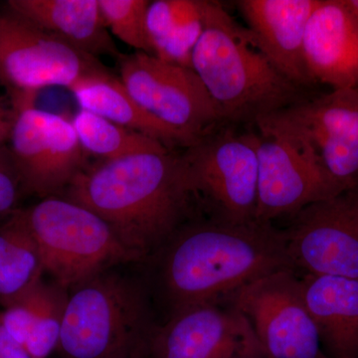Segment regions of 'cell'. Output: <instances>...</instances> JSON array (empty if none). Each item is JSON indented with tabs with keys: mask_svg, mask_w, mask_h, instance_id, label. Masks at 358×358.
Instances as JSON below:
<instances>
[{
	"mask_svg": "<svg viewBox=\"0 0 358 358\" xmlns=\"http://www.w3.org/2000/svg\"><path fill=\"white\" fill-rule=\"evenodd\" d=\"M152 258L169 315L228 300L250 282L294 270L284 231L273 223L232 224L210 219L185 223Z\"/></svg>",
	"mask_w": 358,
	"mask_h": 358,
	"instance_id": "obj_1",
	"label": "cell"
},
{
	"mask_svg": "<svg viewBox=\"0 0 358 358\" xmlns=\"http://www.w3.org/2000/svg\"><path fill=\"white\" fill-rule=\"evenodd\" d=\"M65 192L109 224L140 261L152 258L185 223L193 199L181 154L169 150L101 160Z\"/></svg>",
	"mask_w": 358,
	"mask_h": 358,
	"instance_id": "obj_2",
	"label": "cell"
},
{
	"mask_svg": "<svg viewBox=\"0 0 358 358\" xmlns=\"http://www.w3.org/2000/svg\"><path fill=\"white\" fill-rule=\"evenodd\" d=\"M192 69L228 124L254 127L257 120L301 101L303 89L282 75L217 1L206 0L204 29Z\"/></svg>",
	"mask_w": 358,
	"mask_h": 358,
	"instance_id": "obj_3",
	"label": "cell"
},
{
	"mask_svg": "<svg viewBox=\"0 0 358 358\" xmlns=\"http://www.w3.org/2000/svg\"><path fill=\"white\" fill-rule=\"evenodd\" d=\"M157 327L150 286L115 267L68 289L57 350L63 358H141Z\"/></svg>",
	"mask_w": 358,
	"mask_h": 358,
	"instance_id": "obj_4",
	"label": "cell"
},
{
	"mask_svg": "<svg viewBox=\"0 0 358 358\" xmlns=\"http://www.w3.org/2000/svg\"><path fill=\"white\" fill-rule=\"evenodd\" d=\"M20 212L45 274L66 289L109 268L141 262L103 218L65 197H46Z\"/></svg>",
	"mask_w": 358,
	"mask_h": 358,
	"instance_id": "obj_5",
	"label": "cell"
},
{
	"mask_svg": "<svg viewBox=\"0 0 358 358\" xmlns=\"http://www.w3.org/2000/svg\"><path fill=\"white\" fill-rule=\"evenodd\" d=\"M258 133H240L222 124L181 154L193 199L203 202L213 220L256 221L258 205Z\"/></svg>",
	"mask_w": 358,
	"mask_h": 358,
	"instance_id": "obj_6",
	"label": "cell"
},
{
	"mask_svg": "<svg viewBox=\"0 0 358 358\" xmlns=\"http://www.w3.org/2000/svg\"><path fill=\"white\" fill-rule=\"evenodd\" d=\"M258 133L293 143L343 190L358 186V90L336 89L257 120Z\"/></svg>",
	"mask_w": 358,
	"mask_h": 358,
	"instance_id": "obj_7",
	"label": "cell"
},
{
	"mask_svg": "<svg viewBox=\"0 0 358 358\" xmlns=\"http://www.w3.org/2000/svg\"><path fill=\"white\" fill-rule=\"evenodd\" d=\"M117 61L120 80L134 100L192 145L227 124L192 68L171 64L143 52L122 54Z\"/></svg>",
	"mask_w": 358,
	"mask_h": 358,
	"instance_id": "obj_8",
	"label": "cell"
},
{
	"mask_svg": "<svg viewBox=\"0 0 358 358\" xmlns=\"http://www.w3.org/2000/svg\"><path fill=\"white\" fill-rule=\"evenodd\" d=\"M98 58L33 24L10 9L0 13V85L10 102L36 99L40 90L68 89L82 78L105 71Z\"/></svg>",
	"mask_w": 358,
	"mask_h": 358,
	"instance_id": "obj_9",
	"label": "cell"
},
{
	"mask_svg": "<svg viewBox=\"0 0 358 358\" xmlns=\"http://www.w3.org/2000/svg\"><path fill=\"white\" fill-rule=\"evenodd\" d=\"M9 152L23 193L57 196L87 167L85 152L71 120L38 109H15Z\"/></svg>",
	"mask_w": 358,
	"mask_h": 358,
	"instance_id": "obj_10",
	"label": "cell"
},
{
	"mask_svg": "<svg viewBox=\"0 0 358 358\" xmlns=\"http://www.w3.org/2000/svg\"><path fill=\"white\" fill-rule=\"evenodd\" d=\"M229 300L248 319L273 358H327L294 271H278L260 278Z\"/></svg>",
	"mask_w": 358,
	"mask_h": 358,
	"instance_id": "obj_11",
	"label": "cell"
},
{
	"mask_svg": "<svg viewBox=\"0 0 358 358\" xmlns=\"http://www.w3.org/2000/svg\"><path fill=\"white\" fill-rule=\"evenodd\" d=\"M282 231L294 270L358 280V186L308 205Z\"/></svg>",
	"mask_w": 358,
	"mask_h": 358,
	"instance_id": "obj_12",
	"label": "cell"
},
{
	"mask_svg": "<svg viewBox=\"0 0 358 358\" xmlns=\"http://www.w3.org/2000/svg\"><path fill=\"white\" fill-rule=\"evenodd\" d=\"M148 358H273L228 299L185 308L155 329Z\"/></svg>",
	"mask_w": 358,
	"mask_h": 358,
	"instance_id": "obj_13",
	"label": "cell"
},
{
	"mask_svg": "<svg viewBox=\"0 0 358 358\" xmlns=\"http://www.w3.org/2000/svg\"><path fill=\"white\" fill-rule=\"evenodd\" d=\"M257 152L259 222L292 217L308 205L345 192L317 160L282 136L258 133Z\"/></svg>",
	"mask_w": 358,
	"mask_h": 358,
	"instance_id": "obj_14",
	"label": "cell"
},
{
	"mask_svg": "<svg viewBox=\"0 0 358 358\" xmlns=\"http://www.w3.org/2000/svg\"><path fill=\"white\" fill-rule=\"evenodd\" d=\"M320 0H239L236 6L266 58L301 89L312 86L303 55L308 20Z\"/></svg>",
	"mask_w": 358,
	"mask_h": 358,
	"instance_id": "obj_15",
	"label": "cell"
},
{
	"mask_svg": "<svg viewBox=\"0 0 358 358\" xmlns=\"http://www.w3.org/2000/svg\"><path fill=\"white\" fill-rule=\"evenodd\" d=\"M303 55L313 83L358 90V23L341 0H320L306 29Z\"/></svg>",
	"mask_w": 358,
	"mask_h": 358,
	"instance_id": "obj_16",
	"label": "cell"
},
{
	"mask_svg": "<svg viewBox=\"0 0 358 358\" xmlns=\"http://www.w3.org/2000/svg\"><path fill=\"white\" fill-rule=\"evenodd\" d=\"M303 298L327 358H358V280L307 274Z\"/></svg>",
	"mask_w": 358,
	"mask_h": 358,
	"instance_id": "obj_17",
	"label": "cell"
},
{
	"mask_svg": "<svg viewBox=\"0 0 358 358\" xmlns=\"http://www.w3.org/2000/svg\"><path fill=\"white\" fill-rule=\"evenodd\" d=\"M7 8L93 57L122 55L108 31L99 0H9Z\"/></svg>",
	"mask_w": 358,
	"mask_h": 358,
	"instance_id": "obj_18",
	"label": "cell"
},
{
	"mask_svg": "<svg viewBox=\"0 0 358 358\" xmlns=\"http://www.w3.org/2000/svg\"><path fill=\"white\" fill-rule=\"evenodd\" d=\"M69 90L81 110L155 138L169 150L186 148L192 145L183 134L143 109L129 95L121 80L110 76L107 70L82 78Z\"/></svg>",
	"mask_w": 358,
	"mask_h": 358,
	"instance_id": "obj_19",
	"label": "cell"
},
{
	"mask_svg": "<svg viewBox=\"0 0 358 358\" xmlns=\"http://www.w3.org/2000/svg\"><path fill=\"white\" fill-rule=\"evenodd\" d=\"M67 296L68 289L42 278L0 313L8 333L32 358L57 350Z\"/></svg>",
	"mask_w": 358,
	"mask_h": 358,
	"instance_id": "obj_20",
	"label": "cell"
},
{
	"mask_svg": "<svg viewBox=\"0 0 358 358\" xmlns=\"http://www.w3.org/2000/svg\"><path fill=\"white\" fill-rule=\"evenodd\" d=\"M206 0H155L147 13L152 55L192 68L193 50L204 29Z\"/></svg>",
	"mask_w": 358,
	"mask_h": 358,
	"instance_id": "obj_21",
	"label": "cell"
},
{
	"mask_svg": "<svg viewBox=\"0 0 358 358\" xmlns=\"http://www.w3.org/2000/svg\"><path fill=\"white\" fill-rule=\"evenodd\" d=\"M36 241L20 210L0 225V306L9 303L43 278Z\"/></svg>",
	"mask_w": 358,
	"mask_h": 358,
	"instance_id": "obj_22",
	"label": "cell"
},
{
	"mask_svg": "<svg viewBox=\"0 0 358 358\" xmlns=\"http://www.w3.org/2000/svg\"><path fill=\"white\" fill-rule=\"evenodd\" d=\"M71 122L85 152L101 160L169 150L155 138L124 128L88 110L80 109Z\"/></svg>",
	"mask_w": 358,
	"mask_h": 358,
	"instance_id": "obj_23",
	"label": "cell"
},
{
	"mask_svg": "<svg viewBox=\"0 0 358 358\" xmlns=\"http://www.w3.org/2000/svg\"><path fill=\"white\" fill-rule=\"evenodd\" d=\"M148 0H99L106 26L117 38L136 49L152 55L148 39Z\"/></svg>",
	"mask_w": 358,
	"mask_h": 358,
	"instance_id": "obj_24",
	"label": "cell"
},
{
	"mask_svg": "<svg viewBox=\"0 0 358 358\" xmlns=\"http://www.w3.org/2000/svg\"><path fill=\"white\" fill-rule=\"evenodd\" d=\"M21 194L20 176L7 145L0 147V214L13 213Z\"/></svg>",
	"mask_w": 358,
	"mask_h": 358,
	"instance_id": "obj_25",
	"label": "cell"
},
{
	"mask_svg": "<svg viewBox=\"0 0 358 358\" xmlns=\"http://www.w3.org/2000/svg\"><path fill=\"white\" fill-rule=\"evenodd\" d=\"M0 358H32L7 331L0 317Z\"/></svg>",
	"mask_w": 358,
	"mask_h": 358,
	"instance_id": "obj_26",
	"label": "cell"
},
{
	"mask_svg": "<svg viewBox=\"0 0 358 358\" xmlns=\"http://www.w3.org/2000/svg\"><path fill=\"white\" fill-rule=\"evenodd\" d=\"M15 115L13 103H7L0 94V147L8 143Z\"/></svg>",
	"mask_w": 358,
	"mask_h": 358,
	"instance_id": "obj_27",
	"label": "cell"
},
{
	"mask_svg": "<svg viewBox=\"0 0 358 358\" xmlns=\"http://www.w3.org/2000/svg\"><path fill=\"white\" fill-rule=\"evenodd\" d=\"M343 6L358 23V0H341Z\"/></svg>",
	"mask_w": 358,
	"mask_h": 358,
	"instance_id": "obj_28",
	"label": "cell"
}]
</instances>
